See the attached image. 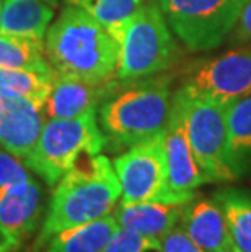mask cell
Returning a JSON list of instances; mask_svg holds the SVG:
<instances>
[{
  "label": "cell",
  "instance_id": "obj_3",
  "mask_svg": "<svg viewBox=\"0 0 251 252\" xmlns=\"http://www.w3.org/2000/svg\"><path fill=\"white\" fill-rule=\"evenodd\" d=\"M46 56L56 73L90 83L116 78V39L100 21L73 5H66L47 31Z\"/></svg>",
  "mask_w": 251,
  "mask_h": 252
},
{
  "label": "cell",
  "instance_id": "obj_20",
  "mask_svg": "<svg viewBox=\"0 0 251 252\" xmlns=\"http://www.w3.org/2000/svg\"><path fill=\"white\" fill-rule=\"evenodd\" d=\"M0 67L23 68L42 75H52L49 62L42 54L41 41L15 37L0 33Z\"/></svg>",
  "mask_w": 251,
  "mask_h": 252
},
{
  "label": "cell",
  "instance_id": "obj_29",
  "mask_svg": "<svg viewBox=\"0 0 251 252\" xmlns=\"http://www.w3.org/2000/svg\"><path fill=\"white\" fill-rule=\"evenodd\" d=\"M0 12H2V2H0Z\"/></svg>",
  "mask_w": 251,
  "mask_h": 252
},
{
  "label": "cell",
  "instance_id": "obj_18",
  "mask_svg": "<svg viewBox=\"0 0 251 252\" xmlns=\"http://www.w3.org/2000/svg\"><path fill=\"white\" fill-rule=\"evenodd\" d=\"M227 158L235 178L251 173V96L227 108Z\"/></svg>",
  "mask_w": 251,
  "mask_h": 252
},
{
  "label": "cell",
  "instance_id": "obj_2",
  "mask_svg": "<svg viewBox=\"0 0 251 252\" xmlns=\"http://www.w3.org/2000/svg\"><path fill=\"white\" fill-rule=\"evenodd\" d=\"M119 198V179L108 157L95 155L80 159L56 184L33 251L42 249L64 229L111 215Z\"/></svg>",
  "mask_w": 251,
  "mask_h": 252
},
{
  "label": "cell",
  "instance_id": "obj_26",
  "mask_svg": "<svg viewBox=\"0 0 251 252\" xmlns=\"http://www.w3.org/2000/svg\"><path fill=\"white\" fill-rule=\"evenodd\" d=\"M227 41L232 46L251 44V0H247V3L243 5L242 13H240L237 20V25H235V28Z\"/></svg>",
  "mask_w": 251,
  "mask_h": 252
},
{
  "label": "cell",
  "instance_id": "obj_12",
  "mask_svg": "<svg viewBox=\"0 0 251 252\" xmlns=\"http://www.w3.org/2000/svg\"><path fill=\"white\" fill-rule=\"evenodd\" d=\"M0 145L13 157L25 159L33 152L44 127V111L25 98H2Z\"/></svg>",
  "mask_w": 251,
  "mask_h": 252
},
{
  "label": "cell",
  "instance_id": "obj_24",
  "mask_svg": "<svg viewBox=\"0 0 251 252\" xmlns=\"http://www.w3.org/2000/svg\"><path fill=\"white\" fill-rule=\"evenodd\" d=\"M158 241L162 252H209L204 248H201L196 241L191 239V236L179 224H176L173 229H170Z\"/></svg>",
  "mask_w": 251,
  "mask_h": 252
},
{
  "label": "cell",
  "instance_id": "obj_23",
  "mask_svg": "<svg viewBox=\"0 0 251 252\" xmlns=\"http://www.w3.org/2000/svg\"><path fill=\"white\" fill-rule=\"evenodd\" d=\"M103 252H162V248L158 239L119 228Z\"/></svg>",
  "mask_w": 251,
  "mask_h": 252
},
{
  "label": "cell",
  "instance_id": "obj_19",
  "mask_svg": "<svg viewBox=\"0 0 251 252\" xmlns=\"http://www.w3.org/2000/svg\"><path fill=\"white\" fill-rule=\"evenodd\" d=\"M215 198L223 208L228 229L240 252H251V194L240 189H223Z\"/></svg>",
  "mask_w": 251,
  "mask_h": 252
},
{
  "label": "cell",
  "instance_id": "obj_16",
  "mask_svg": "<svg viewBox=\"0 0 251 252\" xmlns=\"http://www.w3.org/2000/svg\"><path fill=\"white\" fill-rule=\"evenodd\" d=\"M54 7L42 0H3L0 12V33L42 41Z\"/></svg>",
  "mask_w": 251,
  "mask_h": 252
},
{
  "label": "cell",
  "instance_id": "obj_9",
  "mask_svg": "<svg viewBox=\"0 0 251 252\" xmlns=\"http://www.w3.org/2000/svg\"><path fill=\"white\" fill-rule=\"evenodd\" d=\"M163 138L165 132L127 148L113 159V168L121 186V203H172L167 187Z\"/></svg>",
  "mask_w": 251,
  "mask_h": 252
},
{
  "label": "cell",
  "instance_id": "obj_15",
  "mask_svg": "<svg viewBox=\"0 0 251 252\" xmlns=\"http://www.w3.org/2000/svg\"><path fill=\"white\" fill-rule=\"evenodd\" d=\"M186 203H165V202H137L121 203L114 208V218L119 228L127 231L160 239L179 224Z\"/></svg>",
  "mask_w": 251,
  "mask_h": 252
},
{
  "label": "cell",
  "instance_id": "obj_17",
  "mask_svg": "<svg viewBox=\"0 0 251 252\" xmlns=\"http://www.w3.org/2000/svg\"><path fill=\"white\" fill-rule=\"evenodd\" d=\"M117 229L114 215H106L54 234L42 252H103Z\"/></svg>",
  "mask_w": 251,
  "mask_h": 252
},
{
  "label": "cell",
  "instance_id": "obj_27",
  "mask_svg": "<svg viewBox=\"0 0 251 252\" xmlns=\"http://www.w3.org/2000/svg\"><path fill=\"white\" fill-rule=\"evenodd\" d=\"M42 2L49 3V5H51V7H56V5L59 3V0H42Z\"/></svg>",
  "mask_w": 251,
  "mask_h": 252
},
{
  "label": "cell",
  "instance_id": "obj_5",
  "mask_svg": "<svg viewBox=\"0 0 251 252\" xmlns=\"http://www.w3.org/2000/svg\"><path fill=\"white\" fill-rule=\"evenodd\" d=\"M106 147L97 111L72 119H49L38 143L23 161L47 186H56L80 159L100 155Z\"/></svg>",
  "mask_w": 251,
  "mask_h": 252
},
{
  "label": "cell",
  "instance_id": "obj_4",
  "mask_svg": "<svg viewBox=\"0 0 251 252\" xmlns=\"http://www.w3.org/2000/svg\"><path fill=\"white\" fill-rule=\"evenodd\" d=\"M111 34L117 42V80L162 73L178 57V46L158 3H142Z\"/></svg>",
  "mask_w": 251,
  "mask_h": 252
},
{
  "label": "cell",
  "instance_id": "obj_8",
  "mask_svg": "<svg viewBox=\"0 0 251 252\" xmlns=\"http://www.w3.org/2000/svg\"><path fill=\"white\" fill-rule=\"evenodd\" d=\"M183 88L191 96H202L232 106L251 96V44L194 62Z\"/></svg>",
  "mask_w": 251,
  "mask_h": 252
},
{
  "label": "cell",
  "instance_id": "obj_1",
  "mask_svg": "<svg viewBox=\"0 0 251 252\" xmlns=\"http://www.w3.org/2000/svg\"><path fill=\"white\" fill-rule=\"evenodd\" d=\"M172 103L170 75L157 73L127 82L116 78L97 109L106 147L122 152L163 133Z\"/></svg>",
  "mask_w": 251,
  "mask_h": 252
},
{
  "label": "cell",
  "instance_id": "obj_25",
  "mask_svg": "<svg viewBox=\"0 0 251 252\" xmlns=\"http://www.w3.org/2000/svg\"><path fill=\"white\" fill-rule=\"evenodd\" d=\"M30 178L31 176L28 169L20 161V158L13 157L0 145V186L15 184V182H21Z\"/></svg>",
  "mask_w": 251,
  "mask_h": 252
},
{
  "label": "cell",
  "instance_id": "obj_22",
  "mask_svg": "<svg viewBox=\"0 0 251 252\" xmlns=\"http://www.w3.org/2000/svg\"><path fill=\"white\" fill-rule=\"evenodd\" d=\"M64 3L82 8L113 33L141 8L142 0H64Z\"/></svg>",
  "mask_w": 251,
  "mask_h": 252
},
{
  "label": "cell",
  "instance_id": "obj_10",
  "mask_svg": "<svg viewBox=\"0 0 251 252\" xmlns=\"http://www.w3.org/2000/svg\"><path fill=\"white\" fill-rule=\"evenodd\" d=\"M165 159H167V187L172 203H188L196 197V189L209 179L197 164L186 130L183 94H173L172 112L165 128Z\"/></svg>",
  "mask_w": 251,
  "mask_h": 252
},
{
  "label": "cell",
  "instance_id": "obj_13",
  "mask_svg": "<svg viewBox=\"0 0 251 252\" xmlns=\"http://www.w3.org/2000/svg\"><path fill=\"white\" fill-rule=\"evenodd\" d=\"M179 226L209 252H240L228 229L225 213L215 197H194L184 205Z\"/></svg>",
  "mask_w": 251,
  "mask_h": 252
},
{
  "label": "cell",
  "instance_id": "obj_6",
  "mask_svg": "<svg viewBox=\"0 0 251 252\" xmlns=\"http://www.w3.org/2000/svg\"><path fill=\"white\" fill-rule=\"evenodd\" d=\"M247 0H160L170 28L189 51H214L228 39Z\"/></svg>",
  "mask_w": 251,
  "mask_h": 252
},
{
  "label": "cell",
  "instance_id": "obj_14",
  "mask_svg": "<svg viewBox=\"0 0 251 252\" xmlns=\"http://www.w3.org/2000/svg\"><path fill=\"white\" fill-rule=\"evenodd\" d=\"M116 78L103 83H90L52 72L51 91L42 111L49 119H72L97 111Z\"/></svg>",
  "mask_w": 251,
  "mask_h": 252
},
{
  "label": "cell",
  "instance_id": "obj_21",
  "mask_svg": "<svg viewBox=\"0 0 251 252\" xmlns=\"http://www.w3.org/2000/svg\"><path fill=\"white\" fill-rule=\"evenodd\" d=\"M51 80L52 75L0 67V96L25 98L42 108L51 91Z\"/></svg>",
  "mask_w": 251,
  "mask_h": 252
},
{
  "label": "cell",
  "instance_id": "obj_11",
  "mask_svg": "<svg viewBox=\"0 0 251 252\" xmlns=\"http://www.w3.org/2000/svg\"><path fill=\"white\" fill-rule=\"evenodd\" d=\"M41 197V186L33 178L0 186V234L12 251H17L38 228Z\"/></svg>",
  "mask_w": 251,
  "mask_h": 252
},
{
  "label": "cell",
  "instance_id": "obj_28",
  "mask_svg": "<svg viewBox=\"0 0 251 252\" xmlns=\"http://www.w3.org/2000/svg\"><path fill=\"white\" fill-rule=\"evenodd\" d=\"M2 103H3V99H2V96H0V109H2Z\"/></svg>",
  "mask_w": 251,
  "mask_h": 252
},
{
  "label": "cell",
  "instance_id": "obj_7",
  "mask_svg": "<svg viewBox=\"0 0 251 252\" xmlns=\"http://www.w3.org/2000/svg\"><path fill=\"white\" fill-rule=\"evenodd\" d=\"M184 119L194 158L209 182L237 181L228 164L227 108L202 96H191L183 88Z\"/></svg>",
  "mask_w": 251,
  "mask_h": 252
}]
</instances>
